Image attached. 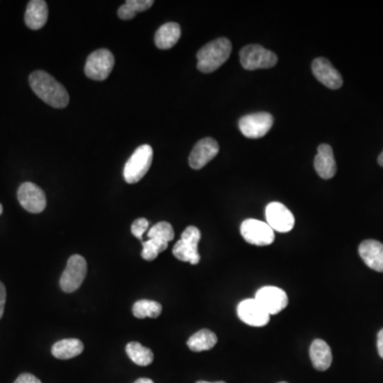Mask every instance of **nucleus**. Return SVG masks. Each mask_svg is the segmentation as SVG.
Segmentation results:
<instances>
[{
    "label": "nucleus",
    "mask_w": 383,
    "mask_h": 383,
    "mask_svg": "<svg viewBox=\"0 0 383 383\" xmlns=\"http://www.w3.org/2000/svg\"><path fill=\"white\" fill-rule=\"evenodd\" d=\"M147 237L149 239H162L164 242L169 243L175 237V231H173L171 223L167 221H160V223H155V226L151 227Z\"/></svg>",
    "instance_id": "27"
},
{
    "label": "nucleus",
    "mask_w": 383,
    "mask_h": 383,
    "mask_svg": "<svg viewBox=\"0 0 383 383\" xmlns=\"http://www.w3.org/2000/svg\"><path fill=\"white\" fill-rule=\"evenodd\" d=\"M237 316L243 323L253 327L265 326L271 318V315L255 298L241 301L237 306Z\"/></svg>",
    "instance_id": "13"
},
{
    "label": "nucleus",
    "mask_w": 383,
    "mask_h": 383,
    "mask_svg": "<svg viewBox=\"0 0 383 383\" xmlns=\"http://www.w3.org/2000/svg\"><path fill=\"white\" fill-rule=\"evenodd\" d=\"M267 223L274 231L285 233L290 232L295 225V217L283 203H271L265 209Z\"/></svg>",
    "instance_id": "10"
},
{
    "label": "nucleus",
    "mask_w": 383,
    "mask_h": 383,
    "mask_svg": "<svg viewBox=\"0 0 383 383\" xmlns=\"http://www.w3.org/2000/svg\"><path fill=\"white\" fill-rule=\"evenodd\" d=\"M241 235L249 244L267 246L275 241V231L269 223L258 219H249L241 225Z\"/></svg>",
    "instance_id": "8"
},
{
    "label": "nucleus",
    "mask_w": 383,
    "mask_h": 383,
    "mask_svg": "<svg viewBox=\"0 0 383 383\" xmlns=\"http://www.w3.org/2000/svg\"><path fill=\"white\" fill-rule=\"evenodd\" d=\"M29 85L35 95L51 107L63 109L69 105L67 90L46 71H33L29 76Z\"/></svg>",
    "instance_id": "1"
},
{
    "label": "nucleus",
    "mask_w": 383,
    "mask_h": 383,
    "mask_svg": "<svg viewBox=\"0 0 383 383\" xmlns=\"http://www.w3.org/2000/svg\"><path fill=\"white\" fill-rule=\"evenodd\" d=\"M14 383H42L41 380L37 378V377L33 376L31 374H22L19 378L16 379L15 382Z\"/></svg>",
    "instance_id": "30"
},
{
    "label": "nucleus",
    "mask_w": 383,
    "mask_h": 383,
    "mask_svg": "<svg viewBox=\"0 0 383 383\" xmlns=\"http://www.w3.org/2000/svg\"><path fill=\"white\" fill-rule=\"evenodd\" d=\"M231 51L232 45L226 37L207 43L197 53V69L201 73H213L229 59Z\"/></svg>",
    "instance_id": "2"
},
{
    "label": "nucleus",
    "mask_w": 383,
    "mask_h": 383,
    "mask_svg": "<svg viewBox=\"0 0 383 383\" xmlns=\"http://www.w3.org/2000/svg\"><path fill=\"white\" fill-rule=\"evenodd\" d=\"M201 237V233L198 228L194 226L187 227L181 235V239L173 246V255L182 262L198 264L201 261V255L198 253Z\"/></svg>",
    "instance_id": "4"
},
{
    "label": "nucleus",
    "mask_w": 383,
    "mask_h": 383,
    "mask_svg": "<svg viewBox=\"0 0 383 383\" xmlns=\"http://www.w3.org/2000/svg\"><path fill=\"white\" fill-rule=\"evenodd\" d=\"M255 299L269 315L278 314L289 303L287 293L277 287H263L255 293Z\"/></svg>",
    "instance_id": "12"
},
{
    "label": "nucleus",
    "mask_w": 383,
    "mask_h": 383,
    "mask_svg": "<svg viewBox=\"0 0 383 383\" xmlns=\"http://www.w3.org/2000/svg\"><path fill=\"white\" fill-rule=\"evenodd\" d=\"M274 119L266 112H259L245 115L239 119V128L244 137L248 139H260L271 130Z\"/></svg>",
    "instance_id": "9"
},
{
    "label": "nucleus",
    "mask_w": 383,
    "mask_h": 383,
    "mask_svg": "<svg viewBox=\"0 0 383 383\" xmlns=\"http://www.w3.org/2000/svg\"><path fill=\"white\" fill-rule=\"evenodd\" d=\"M3 205H1V203H0V215L3 214Z\"/></svg>",
    "instance_id": "34"
},
{
    "label": "nucleus",
    "mask_w": 383,
    "mask_h": 383,
    "mask_svg": "<svg viewBox=\"0 0 383 383\" xmlns=\"http://www.w3.org/2000/svg\"><path fill=\"white\" fill-rule=\"evenodd\" d=\"M312 71L319 83L329 89L338 90L343 85L342 76L325 58H317L313 61Z\"/></svg>",
    "instance_id": "15"
},
{
    "label": "nucleus",
    "mask_w": 383,
    "mask_h": 383,
    "mask_svg": "<svg viewBox=\"0 0 383 383\" xmlns=\"http://www.w3.org/2000/svg\"><path fill=\"white\" fill-rule=\"evenodd\" d=\"M143 251L142 258L146 261H153L157 259L160 253H162L169 246V243L164 242L162 239H149L146 242L142 243Z\"/></svg>",
    "instance_id": "26"
},
{
    "label": "nucleus",
    "mask_w": 383,
    "mask_h": 383,
    "mask_svg": "<svg viewBox=\"0 0 383 383\" xmlns=\"http://www.w3.org/2000/svg\"><path fill=\"white\" fill-rule=\"evenodd\" d=\"M17 198L22 207L30 213L43 212L47 203L43 189L32 182H25L19 187Z\"/></svg>",
    "instance_id": "11"
},
{
    "label": "nucleus",
    "mask_w": 383,
    "mask_h": 383,
    "mask_svg": "<svg viewBox=\"0 0 383 383\" xmlns=\"http://www.w3.org/2000/svg\"><path fill=\"white\" fill-rule=\"evenodd\" d=\"M241 64L247 71L255 69H271L274 67L278 58L273 51L260 45H248L242 48L239 53Z\"/></svg>",
    "instance_id": "5"
},
{
    "label": "nucleus",
    "mask_w": 383,
    "mask_h": 383,
    "mask_svg": "<svg viewBox=\"0 0 383 383\" xmlns=\"http://www.w3.org/2000/svg\"><path fill=\"white\" fill-rule=\"evenodd\" d=\"M215 383H226V382H223V381H217V382H215Z\"/></svg>",
    "instance_id": "36"
},
{
    "label": "nucleus",
    "mask_w": 383,
    "mask_h": 383,
    "mask_svg": "<svg viewBox=\"0 0 383 383\" xmlns=\"http://www.w3.org/2000/svg\"><path fill=\"white\" fill-rule=\"evenodd\" d=\"M114 56L108 49H99L87 58L85 73L90 79L103 81L109 77L114 67Z\"/></svg>",
    "instance_id": "7"
},
{
    "label": "nucleus",
    "mask_w": 383,
    "mask_h": 383,
    "mask_svg": "<svg viewBox=\"0 0 383 383\" xmlns=\"http://www.w3.org/2000/svg\"><path fill=\"white\" fill-rule=\"evenodd\" d=\"M217 337L214 332L209 329H201L198 332L192 335L187 341V346L192 351L201 352V351L210 350L216 345Z\"/></svg>",
    "instance_id": "22"
},
{
    "label": "nucleus",
    "mask_w": 383,
    "mask_h": 383,
    "mask_svg": "<svg viewBox=\"0 0 383 383\" xmlns=\"http://www.w3.org/2000/svg\"><path fill=\"white\" fill-rule=\"evenodd\" d=\"M6 300H7V291H6L5 284L0 282V319L5 312Z\"/></svg>",
    "instance_id": "29"
},
{
    "label": "nucleus",
    "mask_w": 383,
    "mask_h": 383,
    "mask_svg": "<svg viewBox=\"0 0 383 383\" xmlns=\"http://www.w3.org/2000/svg\"><path fill=\"white\" fill-rule=\"evenodd\" d=\"M87 261L83 255H74L67 261V269H64L60 287L65 293H73L77 291L87 276Z\"/></svg>",
    "instance_id": "6"
},
{
    "label": "nucleus",
    "mask_w": 383,
    "mask_h": 383,
    "mask_svg": "<svg viewBox=\"0 0 383 383\" xmlns=\"http://www.w3.org/2000/svg\"><path fill=\"white\" fill-rule=\"evenodd\" d=\"M378 164L383 167V151L380 153V155H379Z\"/></svg>",
    "instance_id": "33"
},
{
    "label": "nucleus",
    "mask_w": 383,
    "mask_h": 383,
    "mask_svg": "<svg viewBox=\"0 0 383 383\" xmlns=\"http://www.w3.org/2000/svg\"><path fill=\"white\" fill-rule=\"evenodd\" d=\"M360 255L365 264L374 271L383 273V244L375 239H366L359 246Z\"/></svg>",
    "instance_id": "16"
},
{
    "label": "nucleus",
    "mask_w": 383,
    "mask_h": 383,
    "mask_svg": "<svg viewBox=\"0 0 383 383\" xmlns=\"http://www.w3.org/2000/svg\"><path fill=\"white\" fill-rule=\"evenodd\" d=\"M153 151L151 145H141L135 149V153L128 160L124 169V178L129 185L139 182L147 171L151 169L153 163Z\"/></svg>",
    "instance_id": "3"
},
{
    "label": "nucleus",
    "mask_w": 383,
    "mask_h": 383,
    "mask_svg": "<svg viewBox=\"0 0 383 383\" xmlns=\"http://www.w3.org/2000/svg\"><path fill=\"white\" fill-rule=\"evenodd\" d=\"M85 345L78 339H65L53 344L51 352L55 358L60 360H69L83 354Z\"/></svg>",
    "instance_id": "21"
},
{
    "label": "nucleus",
    "mask_w": 383,
    "mask_h": 383,
    "mask_svg": "<svg viewBox=\"0 0 383 383\" xmlns=\"http://www.w3.org/2000/svg\"><path fill=\"white\" fill-rule=\"evenodd\" d=\"M377 348H378L379 356L383 359V328L379 331L378 339H377Z\"/></svg>",
    "instance_id": "31"
},
{
    "label": "nucleus",
    "mask_w": 383,
    "mask_h": 383,
    "mask_svg": "<svg viewBox=\"0 0 383 383\" xmlns=\"http://www.w3.org/2000/svg\"><path fill=\"white\" fill-rule=\"evenodd\" d=\"M148 227L149 221L146 219H139L133 221V226H131V232L135 237L143 241L144 233L148 229Z\"/></svg>",
    "instance_id": "28"
},
{
    "label": "nucleus",
    "mask_w": 383,
    "mask_h": 383,
    "mask_svg": "<svg viewBox=\"0 0 383 383\" xmlns=\"http://www.w3.org/2000/svg\"><path fill=\"white\" fill-rule=\"evenodd\" d=\"M314 169L319 177L323 179H331L337 173V162L330 145L322 144L317 149L314 159Z\"/></svg>",
    "instance_id": "17"
},
{
    "label": "nucleus",
    "mask_w": 383,
    "mask_h": 383,
    "mask_svg": "<svg viewBox=\"0 0 383 383\" xmlns=\"http://www.w3.org/2000/svg\"><path fill=\"white\" fill-rule=\"evenodd\" d=\"M133 315L139 319L146 318V317L157 318L162 313V306L157 301L142 299L133 305Z\"/></svg>",
    "instance_id": "24"
},
{
    "label": "nucleus",
    "mask_w": 383,
    "mask_h": 383,
    "mask_svg": "<svg viewBox=\"0 0 383 383\" xmlns=\"http://www.w3.org/2000/svg\"><path fill=\"white\" fill-rule=\"evenodd\" d=\"M135 383H155V382H153V381L151 380V379H148V378H139V379H137V380L135 381Z\"/></svg>",
    "instance_id": "32"
},
{
    "label": "nucleus",
    "mask_w": 383,
    "mask_h": 383,
    "mask_svg": "<svg viewBox=\"0 0 383 383\" xmlns=\"http://www.w3.org/2000/svg\"><path fill=\"white\" fill-rule=\"evenodd\" d=\"M48 19V6L44 0H31L28 3L25 23L31 30H39L45 26Z\"/></svg>",
    "instance_id": "18"
},
{
    "label": "nucleus",
    "mask_w": 383,
    "mask_h": 383,
    "mask_svg": "<svg viewBox=\"0 0 383 383\" xmlns=\"http://www.w3.org/2000/svg\"><path fill=\"white\" fill-rule=\"evenodd\" d=\"M196 383H215V382H207V381H198V382Z\"/></svg>",
    "instance_id": "35"
},
{
    "label": "nucleus",
    "mask_w": 383,
    "mask_h": 383,
    "mask_svg": "<svg viewBox=\"0 0 383 383\" xmlns=\"http://www.w3.org/2000/svg\"><path fill=\"white\" fill-rule=\"evenodd\" d=\"M181 37V28L177 23H167L158 29L155 35V43L159 49H171L178 43Z\"/></svg>",
    "instance_id": "20"
},
{
    "label": "nucleus",
    "mask_w": 383,
    "mask_h": 383,
    "mask_svg": "<svg viewBox=\"0 0 383 383\" xmlns=\"http://www.w3.org/2000/svg\"><path fill=\"white\" fill-rule=\"evenodd\" d=\"M310 359L315 370L321 372L328 370L332 363L330 347L325 341L319 339L313 341L310 346Z\"/></svg>",
    "instance_id": "19"
},
{
    "label": "nucleus",
    "mask_w": 383,
    "mask_h": 383,
    "mask_svg": "<svg viewBox=\"0 0 383 383\" xmlns=\"http://www.w3.org/2000/svg\"><path fill=\"white\" fill-rule=\"evenodd\" d=\"M278 383H287V382H285V381H282V382H278Z\"/></svg>",
    "instance_id": "37"
},
{
    "label": "nucleus",
    "mask_w": 383,
    "mask_h": 383,
    "mask_svg": "<svg viewBox=\"0 0 383 383\" xmlns=\"http://www.w3.org/2000/svg\"><path fill=\"white\" fill-rule=\"evenodd\" d=\"M153 0H127L117 11L119 19L124 21L133 19L139 12L146 11L153 7Z\"/></svg>",
    "instance_id": "25"
},
{
    "label": "nucleus",
    "mask_w": 383,
    "mask_h": 383,
    "mask_svg": "<svg viewBox=\"0 0 383 383\" xmlns=\"http://www.w3.org/2000/svg\"><path fill=\"white\" fill-rule=\"evenodd\" d=\"M219 151V144L212 137L201 139L189 155V167L193 169H203L216 157Z\"/></svg>",
    "instance_id": "14"
},
{
    "label": "nucleus",
    "mask_w": 383,
    "mask_h": 383,
    "mask_svg": "<svg viewBox=\"0 0 383 383\" xmlns=\"http://www.w3.org/2000/svg\"><path fill=\"white\" fill-rule=\"evenodd\" d=\"M126 352L133 363L139 366H147L153 361V352L137 342H130L126 346Z\"/></svg>",
    "instance_id": "23"
}]
</instances>
